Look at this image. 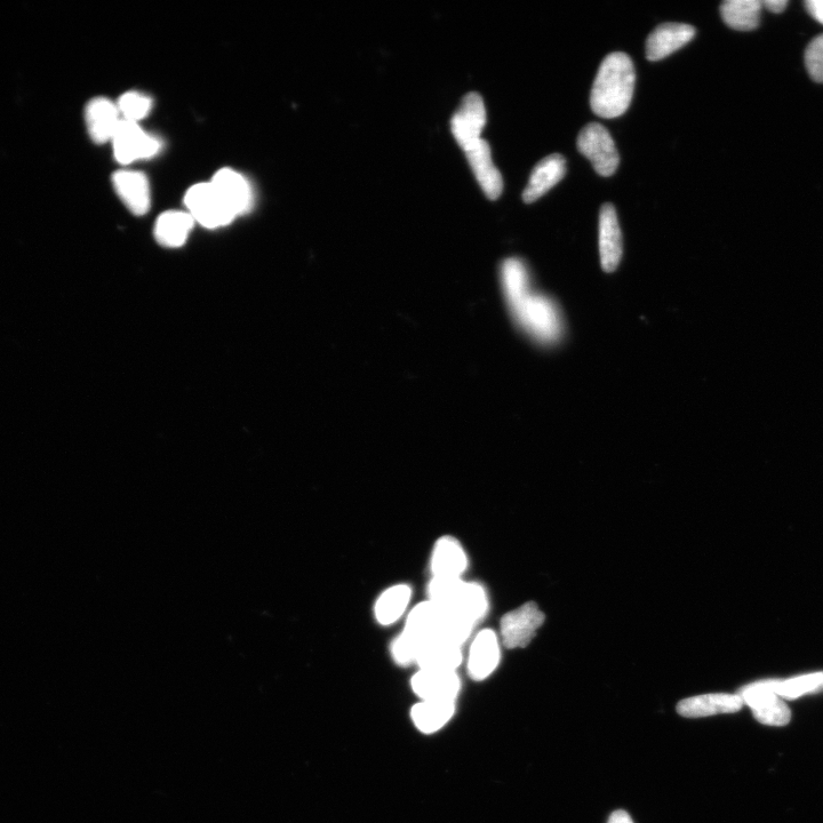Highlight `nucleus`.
Here are the masks:
<instances>
[{
	"instance_id": "nucleus-10",
	"label": "nucleus",
	"mask_w": 823,
	"mask_h": 823,
	"mask_svg": "<svg viewBox=\"0 0 823 823\" xmlns=\"http://www.w3.org/2000/svg\"><path fill=\"white\" fill-rule=\"evenodd\" d=\"M411 686L421 700L455 702L461 681L457 671L419 669L412 677Z\"/></svg>"
},
{
	"instance_id": "nucleus-32",
	"label": "nucleus",
	"mask_w": 823,
	"mask_h": 823,
	"mask_svg": "<svg viewBox=\"0 0 823 823\" xmlns=\"http://www.w3.org/2000/svg\"><path fill=\"white\" fill-rule=\"evenodd\" d=\"M805 6L811 17L823 25V0H809Z\"/></svg>"
},
{
	"instance_id": "nucleus-16",
	"label": "nucleus",
	"mask_w": 823,
	"mask_h": 823,
	"mask_svg": "<svg viewBox=\"0 0 823 823\" xmlns=\"http://www.w3.org/2000/svg\"><path fill=\"white\" fill-rule=\"evenodd\" d=\"M599 254L603 270L613 273L622 258V235L612 204L603 205L599 214Z\"/></svg>"
},
{
	"instance_id": "nucleus-6",
	"label": "nucleus",
	"mask_w": 823,
	"mask_h": 823,
	"mask_svg": "<svg viewBox=\"0 0 823 823\" xmlns=\"http://www.w3.org/2000/svg\"><path fill=\"white\" fill-rule=\"evenodd\" d=\"M545 620V614L534 602L525 603L503 615L500 622L503 646L509 650L524 649L533 641Z\"/></svg>"
},
{
	"instance_id": "nucleus-22",
	"label": "nucleus",
	"mask_w": 823,
	"mask_h": 823,
	"mask_svg": "<svg viewBox=\"0 0 823 823\" xmlns=\"http://www.w3.org/2000/svg\"><path fill=\"white\" fill-rule=\"evenodd\" d=\"M462 660L461 647L441 641H430L422 646L415 665L419 669L457 671Z\"/></svg>"
},
{
	"instance_id": "nucleus-25",
	"label": "nucleus",
	"mask_w": 823,
	"mask_h": 823,
	"mask_svg": "<svg viewBox=\"0 0 823 823\" xmlns=\"http://www.w3.org/2000/svg\"><path fill=\"white\" fill-rule=\"evenodd\" d=\"M439 607V606H438ZM476 625L465 615L439 607V619L435 641H441L462 647L475 629Z\"/></svg>"
},
{
	"instance_id": "nucleus-13",
	"label": "nucleus",
	"mask_w": 823,
	"mask_h": 823,
	"mask_svg": "<svg viewBox=\"0 0 823 823\" xmlns=\"http://www.w3.org/2000/svg\"><path fill=\"white\" fill-rule=\"evenodd\" d=\"M743 705L745 703L739 694L709 693L682 700L677 705V711L685 718H703L738 713Z\"/></svg>"
},
{
	"instance_id": "nucleus-12",
	"label": "nucleus",
	"mask_w": 823,
	"mask_h": 823,
	"mask_svg": "<svg viewBox=\"0 0 823 823\" xmlns=\"http://www.w3.org/2000/svg\"><path fill=\"white\" fill-rule=\"evenodd\" d=\"M468 569V556L458 539L439 538L431 553L430 570L436 578H462Z\"/></svg>"
},
{
	"instance_id": "nucleus-3",
	"label": "nucleus",
	"mask_w": 823,
	"mask_h": 823,
	"mask_svg": "<svg viewBox=\"0 0 823 823\" xmlns=\"http://www.w3.org/2000/svg\"><path fill=\"white\" fill-rule=\"evenodd\" d=\"M738 694L753 711L757 722L769 726L789 724L791 711L786 702L775 693L773 679L748 684Z\"/></svg>"
},
{
	"instance_id": "nucleus-35",
	"label": "nucleus",
	"mask_w": 823,
	"mask_h": 823,
	"mask_svg": "<svg viewBox=\"0 0 823 823\" xmlns=\"http://www.w3.org/2000/svg\"><path fill=\"white\" fill-rule=\"evenodd\" d=\"M823 690V689H822Z\"/></svg>"
},
{
	"instance_id": "nucleus-28",
	"label": "nucleus",
	"mask_w": 823,
	"mask_h": 823,
	"mask_svg": "<svg viewBox=\"0 0 823 823\" xmlns=\"http://www.w3.org/2000/svg\"><path fill=\"white\" fill-rule=\"evenodd\" d=\"M774 691L783 700H795L823 689V673H811L789 679H773Z\"/></svg>"
},
{
	"instance_id": "nucleus-33",
	"label": "nucleus",
	"mask_w": 823,
	"mask_h": 823,
	"mask_svg": "<svg viewBox=\"0 0 823 823\" xmlns=\"http://www.w3.org/2000/svg\"><path fill=\"white\" fill-rule=\"evenodd\" d=\"M762 4L765 7V9L769 10L774 14L782 13L786 10V7L788 6V2H786V0H765V2H762Z\"/></svg>"
},
{
	"instance_id": "nucleus-9",
	"label": "nucleus",
	"mask_w": 823,
	"mask_h": 823,
	"mask_svg": "<svg viewBox=\"0 0 823 823\" xmlns=\"http://www.w3.org/2000/svg\"><path fill=\"white\" fill-rule=\"evenodd\" d=\"M210 183L222 203L236 218L252 210L253 189L241 173L225 167L213 175Z\"/></svg>"
},
{
	"instance_id": "nucleus-34",
	"label": "nucleus",
	"mask_w": 823,
	"mask_h": 823,
	"mask_svg": "<svg viewBox=\"0 0 823 823\" xmlns=\"http://www.w3.org/2000/svg\"><path fill=\"white\" fill-rule=\"evenodd\" d=\"M607 823H634V821L626 811L619 810L611 814Z\"/></svg>"
},
{
	"instance_id": "nucleus-18",
	"label": "nucleus",
	"mask_w": 823,
	"mask_h": 823,
	"mask_svg": "<svg viewBox=\"0 0 823 823\" xmlns=\"http://www.w3.org/2000/svg\"><path fill=\"white\" fill-rule=\"evenodd\" d=\"M468 162L484 194L498 199L502 193L503 180L500 171L492 161L489 143L481 139L465 150Z\"/></svg>"
},
{
	"instance_id": "nucleus-21",
	"label": "nucleus",
	"mask_w": 823,
	"mask_h": 823,
	"mask_svg": "<svg viewBox=\"0 0 823 823\" xmlns=\"http://www.w3.org/2000/svg\"><path fill=\"white\" fill-rule=\"evenodd\" d=\"M412 598L409 585H395L383 591L374 605V615L381 626L394 625L405 614Z\"/></svg>"
},
{
	"instance_id": "nucleus-30",
	"label": "nucleus",
	"mask_w": 823,
	"mask_h": 823,
	"mask_svg": "<svg viewBox=\"0 0 823 823\" xmlns=\"http://www.w3.org/2000/svg\"><path fill=\"white\" fill-rule=\"evenodd\" d=\"M119 113L124 121L139 123L153 109V100L140 92H127L117 102Z\"/></svg>"
},
{
	"instance_id": "nucleus-1",
	"label": "nucleus",
	"mask_w": 823,
	"mask_h": 823,
	"mask_svg": "<svg viewBox=\"0 0 823 823\" xmlns=\"http://www.w3.org/2000/svg\"><path fill=\"white\" fill-rule=\"evenodd\" d=\"M503 297L514 322L529 337L545 346L563 338L564 322L557 303L534 289L524 262L511 258L501 267Z\"/></svg>"
},
{
	"instance_id": "nucleus-29",
	"label": "nucleus",
	"mask_w": 823,
	"mask_h": 823,
	"mask_svg": "<svg viewBox=\"0 0 823 823\" xmlns=\"http://www.w3.org/2000/svg\"><path fill=\"white\" fill-rule=\"evenodd\" d=\"M427 642L403 629L391 643L390 652L399 666H411L417 662L422 646Z\"/></svg>"
},
{
	"instance_id": "nucleus-2",
	"label": "nucleus",
	"mask_w": 823,
	"mask_h": 823,
	"mask_svg": "<svg viewBox=\"0 0 823 823\" xmlns=\"http://www.w3.org/2000/svg\"><path fill=\"white\" fill-rule=\"evenodd\" d=\"M636 71L626 53L607 55L598 69L590 94V106L602 118H617L625 114L633 100Z\"/></svg>"
},
{
	"instance_id": "nucleus-31",
	"label": "nucleus",
	"mask_w": 823,
	"mask_h": 823,
	"mask_svg": "<svg viewBox=\"0 0 823 823\" xmlns=\"http://www.w3.org/2000/svg\"><path fill=\"white\" fill-rule=\"evenodd\" d=\"M805 66L813 81L823 83V34L815 37L807 46Z\"/></svg>"
},
{
	"instance_id": "nucleus-4",
	"label": "nucleus",
	"mask_w": 823,
	"mask_h": 823,
	"mask_svg": "<svg viewBox=\"0 0 823 823\" xmlns=\"http://www.w3.org/2000/svg\"><path fill=\"white\" fill-rule=\"evenodd\" d=\"M578 149L602 177H611L617 171L619 153L610 132L603 125L591 123L583 127L578 138Z\"/></svg>"
},
{
	"instance_id": "nucleus-23",
	"label": "nucleus",
	"mask_w": 823,
	"mask_h": 823,
	"mask_svg": "<svg viewBox=\"0 0 823 823\" xmlns=\"http://www.w3.org/2000/svg\"><path fill=\"white\" fill-rule=\"evenodd\" d=\"M454 713V701L421 700L413 707L411 716L419 731L430 734L443 729Z\"/></svg>"
},
{
	"instance_id": "nucleus-26",
	"label": "nucleus",
	"mask_w": 823,
	"mask_h": 823,
	"mask_svg": "<svg viewBox=\"0 0 823 823\" xmlns=\"http://www.w3.org/2000/svg\"><path fill=\"white\" fill-rule=\"evenodd\" d=\"M439 619V607L430 602L415 605L405 622L404 630L422 639L423 642L435 641Z\"/></svg>"
},
{
	"instance_id": "nucleus-11",
	"label": "nucleus",
	"mask_w": 823,
	"mask_h": 823,
	"mask_svg": "<svg viewBox=\"0 0 823 823\" xmlns=\"http://www.w3.org/2000/svg\"><path fill=\"white\" fill-rule=\"evenodd\" d=\"M501 659L500 639L492 629H484L471 642L468 673L475 681H484L498 668Z\"/></svg>"
},
{
	"instance_id": "nucleus-14",
	"label": "nucleus",
	"mask_w": 823,
	"mask_h": 823,
	"mask_svg": "<svg viewBox=\"0 0 823 823\" xmlns=\"http://www.w3.org/2000/svg\"><path fill=\"white\" fill-rule=\"evenodd\" d=\"M85 122L91 139L98 145H103L113 140L122 116L117 103L100 97L92 99L86 106Z\"/></svg>"
},
{
	"instance_id": "nucleus-24",
	"label": "nucleus",
	"mask_w": 823,
	"mask_h": 823,
	"mask_svg": "<svg viewBox=\"0 0 823 823\" xmlns=\"http://www.w3.org/2000/svg\"><path fill=\"white\" fill-rule=\"evenodd\" d=\"M762 7L759 0H726L721 6V14L730 28L750 31L758 27Z\"/></svg>"
},
{
	"instance_id": "nucleus-17",
	"label": "nucleus",
	"mask_w": 823,
	"mask_h": 823,
	"mask_svg": "<svg viewBox=\"0 0 823 823\" xmlns=\"http://www.w3.org/2000/svg\"><path fill=\"white\" fill-rule=\"evenodd\" d=\"M113 185L127 210L135 215H145L149 212L151 191L145 174L138 171H118L113 175Z\"/></svg>"
},
{
	"instance_id": "nucleus-8",
	"label": "nucleus",
	"mask_w": 823,
	"mask_h": 823,
	"mask_svg": "<svg viewBox=\"0 0 823 823\" xmlns=\"http://www.w3.org/2000/svg\"><path fill=\"white\" fill-rule=\"evenodd\" d=\"M486 124V109L483 98L471 92L463 98L460 107L451 119V131L458 145L466 150L481 140Z\"/></svg>"
},
{
	"instance_id": "nucleus-15",
	"label": "nucleus",
	"mask_w": 823,
	"mask_h": 823,
	"mask_svg": "<svg viewBox=\"0 0 823 823\" xmlns=\"http://www.w3.org/2000/svg\"><path fill=\"white\" fill-rule=\"evenodd\" d=\"M694 27L684 23H665L654 29L646 41V58L650 61H659L669 57L671 53L682 49L695 36Z\"/></svg>"
},
{
	"instance_id": "nucleus-5",
	"label": "nucleus",
	"mask_w": 823,
	"mask_h": 823,
	"mask_svg": "<svg viewBox=\"0 0 823 823\" xmlns=\"http://www.w3.org/2000/svg\"><path fill=\"white\" fill-rule=\"evenodd\" d=\"M185 205L195 222L207 229L228 226L236 219L222 203L210 182L197 183L191 187L186 193Z\"/></svg>"
},
{
	"instance_id": "nucleus-7",
	"label": "nucleus",
	"mask_w": 823,
	"mask_h": 823,
	"mask_svg": "<svg viewBox=\"0 0 823 823\" xmlns=\"http://www.w3.org/2000/svg\"><path fill=\"white\" fill-rule=\"evenodd\" d=\"M118 163L129 165L141 159L155 157L162 149V142L141 129L139 123L122 119L111 140Z\"/></svg>"
},
{
	"instance_id": "nucleus-19",
	"label": "nucleus",
	"mask_w": 823,
	"mask_h": 823,
	"mask_svg": "<svg viewBox=\"0 0 823 823\" xmlns=\"http://www.w3.org/2000/svg\"><path fill=\"white\" fill-rule=\"evenodd\" d=\"M566 174V161L563 155L554 154L543 158L531 174L530 181L523 193L526 204H531L561 182Z\"/></svg>"
},
{
	"instance_id": "nucleus-20",
	"label": "nucleus",
	"mask_w": 823,
	"mask_h": 823,
	"mask_svg": "<svg viewBox=\"0 0 823 823\" xmlns=\"http://www.w3.org/2000/svg\"><path fill=\"white\" fill-rule=\"evenodd\" d=\"M195 223V220L188 212H164L156 222V241L165 247H172V249L173 247L185 245Z\"/></svg>"
},
{
	"instance_id": "nucleus-27",
	"label": "nucleus",
	"mask_w": 823,
	"mask_h": 823,
	"mask_svg": "<svg viewBox=\"0 0 823 823\" xmlns=\"http://www.w3.org/2000/svg\"><path fill=\"white\" fill-rule=\"evenodd\" d=\"M489 606V596H487L485 588L477 582L466 581L459 603L453 611L465 615L477 626V623L485 618Z\"/></svg>"
}]
</instances>
